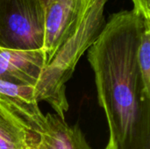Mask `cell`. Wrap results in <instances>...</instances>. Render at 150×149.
I'll return each mask as SVG.
<instances>
[{
  "label": "cell",
  "instance_id": "6da1fadb",
  "mask_svg": "<svg viewBox=\"0 0 150 149\" xmlns=\"http://www.w3.org/2000/svg\"><path fill=\"white\" fill-rule=\"evenodd\" d=\"M148 26L150 20L134 9L113 13L88 49L98 102L118 149H150V95L137 60Z\"/></svg>",
  "mask_w": 150,
  "mask_h": 149
},
{
  "label": "cell",
  "instance_id": "7c38bea8",
  "mask_svg": "<svg viewBox=\"0 0 150 149\" xmlns=\"http://www.w3.org/2000/svg\"><path fill=\"white\" fill-rule=\"evenodd\" d=\"M41 1H42V3L44 4V5L46 6V8H47V7L51 3H53L54 0H41Z\"/></svg>",
  "mask_w": 150,
  "mask_h": 149
},
{
  "label": "cell",
  "instance_id": "9c48e42d",
  "mask_svg": "<svg viewBox=\"0 0 150 149\" xmlns=\"http://www.w3.org/2000/svg\"><path fill=\"white\" fill-rule=\"evenodd\" d=\"M137 60L144 90L150 95V26L145 29L142 35Z\"/></svg>",
  "mask_w": 150,
  "mask_h": 149
},
{
  "label": "cell",
  "instance_id": "52a82bcc",
  "mask_svg": "<svg viewBox=\"0 0 150 149\" xmlns=\"http://www.w3.org/2000/svg\"><path fill=\"white\" fill-rule=\"evenodd\" d=\"M39 149H93L76 126H69L55 113L45 115Z\"/></svg>",
  "mask_w": 150,
  "mask_h": 149
},
{
  "label": "cell",
  "instance_id": "3957f363",
  "mask_svg": "<svg viewBox=\"0 0 150 149\" xmlns=\"http://www.w3.org/2000/svg\"><path fill=\"white\" fill-rule=\"evenodd\" d=\"M46 12L41 0H0V47L44 51Z\"/></svg>",
  "mask_w": 150,
  "mask_h": 149
},
{
  "label": "cell",
  "instance_id": "8fae6325",
  "mask_svg": "<svg viewBox=\"0 0 150 149\" xmlns=\"http://www.w3.org/2000/svg\"><path fill=\"white\" fill-rule=\"evenodd\" d=\"M105 149H118L117 146H116V144H115V142L113 141V140H112L111 137H109L108 144L106 145V147H105Z\"/></svg>",
  "mask_w": 150,
  "mask_h": 149
},
{
  "label": "cell",
  "instance_id": "30bf717a",
  "mask_svg": "<svg viewBox=\"0 0 150 149\" xmlns=\"http://www.w3.org/2000/svg\"><path fill=\"white\" fill-rule=\"evenodd\" d=\"M134 10L142 14L147 20H150V0H132Z\"/></svg>",
  "mask_w": 150,
  "mask_h": 149
},
{
  "label": "cell",
  "instance_id": "5b68a950",
  "mask_svg": "<svg viewBox=\"0 0 150 149\" xmlns=\"http://www.w3.org/2000/svg\"><path fill=\"white\" fill-rule=\"evenodd\" d=\"M43 50H12L0 47V79L21 86L37 85L45 68Z\"/></svg>",
  "mask_w": 150,
  "mask_h": 149
},
{
  "label": "cell",
  "instance_id": "7a4b0ae2",
  "mask_svg": "<svg viewBox=\"0 0 150 149\" xmlns=\"http://www.w3.org/2000/svg\"><path fill=\"white\" fill-rule=\"evenodd\" d=\"M107 1L94 0L78 28L56 51L34 87L37 102L48 104L62 119H65L69 107L66 83L82 55L95 42L105 26L104 11Z\"/></svg>",
  "mask_w": 150,
  "mask_h": 149
},
{
  "label": "cell",
  "instance_id": "277c9868",
  "mask_svg": "<svg viewBox=\"0 0 150 149\" xmlns=\"http://www.w3.org/2000/svg\"><path fill=\"white\" fill-rule=\"evenodd\" d=\"M94 0H54L47 7L44 52L47 64L78 28Z\"/></svg>",
  "mask_w": 150,
  "mask_h": 149
},
{
  "label": "cell",
  "instance_id": "ba28073f",
  "mask_svg": "<svg viewBox=\"0 0 150 149\" xmlns=\"http://www.w3.org/2000/svg\"><path fill=\"white\" fill-rule=\"evenodd\" d=\"M0 97L11 105L32 123L42 128L45 115L41 112L33 87L21 86L0 79Z\"/></svg>",
  "mask_w": 150,
  "mask_h": 149
},
{
  "label": "cell",
  "instance_id": "8992f818",
  "mask_svg": "<svg viewBox=\"0 0 150 149\" xmlns=\"http://www.w3.org/2000/svg\"><path fill=\"white\" fill-rule=\"evenodd\" d=\"M41 130L0 97V149H39Z\"/></svg>",
  "mask_w": 150,
  "mask_h": 149
}]
</instances>
